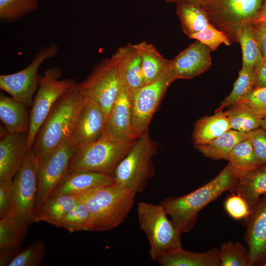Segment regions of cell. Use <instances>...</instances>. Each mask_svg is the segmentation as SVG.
<instances>
[{"label": "cell", "instance_id": "cell-1", "mask_svg": "<svg viewBox=\"0 0 266 266\" xmlns=\"http://www.w3.org/2000/svg\"><path fill=\"white\" fill-rule=\"evenodd\" d=\"M238 179L228 165L214 179L201 187L184 196L167 197L160 204L182 234L194 226L199 212L205 206L224 192H233Z\"/></svg>", "mask_w": 266, "mask_h": 266}, {"label": "cell", "instance_id": "cell-2", "mask_svg": "<svg viewBox=\"0 0 266 266\" xmlns=\"http://www.w3.org/2000/svg\"><path fill=\"white\" fill-rule=\"evenodd\" d=\"M84 98L75 87L56 102L29 150L36 160L70 140Z\"/></svg>", "mask_w": 266, "mask_h": 266}, {"label": "cell", "instance_id": "cell-3", "mask_svg": "<svg viewBox=\"0 0 266 266\" xmlns=\"http://www.w3.org/2000/svg\"><path fill=\"white\" fill-rule=\"evenodd\" d=\"M136 193L115 182L77 196L90 215V231H107L123 223L133 208Z\"/></svg>", "mask_w": 266, "mask_h": 266}, {"label": "cell", "instance_id": "cell-4", "mask_svg": "<svg viewBox=\"0 0 266 266\" xmlns=\"http://www.w3.org/2000/svg\"><path fill=\"white\" fill-rule=\"evenodd\" d=\"M135 140L120 141L103 134L94 142L76 149L70 160L67 172L84 170L113 176L117 165Z\"/></svg>", "mask_w": 266, "mask_h": 266}, {"label": "cell", "instance_id": "cell-5", "mask_svg": "<svg viewBox=\"0 0 266 266\" xmlns=\"http://www.w3.org/2000/svg\"><path fill=\"white\" fill-rule=\"evenodd\" d=\"M141 230L150 245L149 256L154 261L162 255L182 248L181 233L160 204L140 201L137 208Z\"/></svg>", "mask_w": 266, "mask_h": 266}, {"label": "cell", "instance_id": "cell-6", "mask_svg": "<svg viewBox=\"0 0 266 266\" xmlns=\"http://www.w3.org/2000/svg\"><path fill=\"white\" fill-rule=\"evenodd\" d=\"M156 151L147 130L117 165L113 174L115 182L136 194L143 192L154 174L152 159Z\"/></svg>", "mask_w": 266, "mask_h": 266}, {"label": "cell", "instance_id": "cell-7", "mask_svg": "<svg viewBox=\"0 0 266 266\" xmlns=\"http://www.w3.org/2000/svg\"><path fill=\"white\" fill-rule=\"evenodd\" d=\"M62 69L53 66L39 75L38 88L30 112V129L28 136V149H31L35 135L51 108L58 99L74 88L73 79H61Z\"/></svg>", "mask_w": 266, "mask_h": 266}, {"label": "cell", "instance_id": "cell-8", "mask_svg": "<svg viewBox=\"0 0 266 266\" xmlns=\"http://www.w3.org/2000/svg\"><path fill=\"white\" fill-rule=\"evenodd\" d=\"M121 87L117 63L113 54L96 65L90 75L75 87L83 98L99 104L107 116Z\"/></svg>", "mask_w": 266, "mask_h": 266}, {"label": "cell", "instance_id": "cell-9", "mask_svg": "<svg viewBox=\"0 0 266 266\" xmlns=\"http://www.w3.org/2000/svg\"><path fill=\"white\" fill-rule=\"evenodd\" d=\"M263 0H208L200 4L210 23L224 32L231 41L245 23L251 22Z\"/></svg>", "mask_w": 266, "mask_h": 266}, {"label": "cell", "instance_id": "cell-10", "mask_svg": "<svg viewBox=\"0 0 266 266\" xmlns=\"http://www.w3.org/2000/svg\"><path fill=\"white\" fill-rule=\"evenodd\" d=\"M176 79L169 66L155 81L130 93L132 102L131 136L136 139L148 130L152 117L170 84Z\"/></svg>", "mask_w": 266, "mask_h": 266}, {"label": "cell", "instance_id": "cell-11", "mask_svg": "<svg viewBox=\"0 0 266 266\" xmlns=\"http://www.w3.org/2000/svg\"><path fill=\"white\" fill-rule=\"evenodd\" d=\"M59 51L55 43L42 47L26 68L14 73L0 75V89L28 107L32 106L38 88L39 68L45 60L55 57Z\"/></svg>", "mask_w": 266, "mask_h": 266}, {"label": "cell", "instance_id": "cell-12", "mask_svg": "<svg viewBox=\"0 0 266 266\" xmlns=\"http://www.w3.org/2000/svg\"><path fill=\"white\" fill-rule=\"evenodd\" d=\"M76 149L69 140L36 160L37 191L35 213L67 173L70 160Z\"/></svg>", "mask_w": 266, "mask_h": 266}, {"label": "cell", "instance_id": "cell-13", "mask_svg": "<svg viewBox=\"0 0 266 266\" xmlns=\"http://www.w3.org/2000/svg\"><path fill=\"white\" fill-rule=\"evenodd\" d=\"M12 202L8 214L33 223L37 191V162L29 151L12 179Z\"/></svg>", "mask_w": 266, "mask_h": 266}, {"label": "cell", "instance_id": "cell-14", "mask_svg": "<svg viewBox=\"0 0 266 266\" xmlns=\"http://www.w3.org/2000/svg\"><path fill=\"white\" fill-rule=\"evenodd\" d=\"M244 240L250 266L266 264V194L259 200L249 216L244 220Z\"/></svg>", "mask_w": 266, "mask_h": 266}, {"label": "cell", "instance_id": "cell-15", "mask_svg": "<svg viewBox=\"0 0 266 266\" xmlns=\"http://www.w3.org/2000/svg\"><path fill=\"white\" fill-rule=\"evenodd\" d=\"M106 117L99 104L84 98L82 107L70 138L76 149L94 142L102 135Z\"/></svg>", "mask_w": 266, "mask_h": 266}, {"label": "cell", "instance_id": "cell-16", "mask_svg": "<svg viewBox=\"0 0 266 266\" xmlns=\"http://www.w3.org/2000/svg\"><path fill=\"white\" fill-rule=\"evenodd\" d=\"M211 50L197 41L170 61L169 67L177 79H191L207 70L212 65Z\"/></svg>", "mask_w": 266, "mask_h": 266}, {"label": "cell", "instance_id": "cell-17", "mask_svg": "<svg viewBox=\"0 0 266 266\" xmlns=\"http://www.w3.org/2000/svg\"><path fill=\"white\" fill-rule=\"evenodd\" d=\"M28 134L7 133L0 141V182L12 180L28 151Z\"/></svg>", "mask_w": 266, "mask_h": 266}, {"label": "cell", "instance_id": "cell-18", "mask_svg": "<svg viewBox=\"0 0 266 266\" xmlns=\"http://www.w3.org/2000/svg\"><path fill=\"white\" fill-rule=\"evenodd\" d=\"M132 117L130 93L122 85L118 96L106 117L103 134L120 141L134 140L131 136Z\"/></svg>", "mask_w": 266, "mask_h": 266}, {"label": "cell", "instance_id": "cell-19", "mask_svg": "<svg viewBox=\"0 0 266 266\" xmlns=\"http://www.w3.org/2000/svg\"><path fill=\"white\" fill-rule=\"evenodd\" d=\"M31 221L9 214L0 219V266H7L22 250Z\"/></svg>", "mask_w": 266, "mask_h": 266}, {"label": "cell", "instance_id": "cell-20", "mask_svg": "<svg viewBox=\"0 0 266 266\" xmlns=\"http://www.w3.org/2000/svg\"><path fill=\"white\" fill-rule=\"evenodd\" d=\"M114 183L111 175L90 171H71L67 172L50 196H79Z\"/></svg>", "mask_w": 266, "mask_h": 266}, {"label": "cell", "instance_id": "cell-21", "mask_svg": "<svg viewBox=\"0 0 266 266\" xmlns=\"http://www.w3.org/2000/svg\"><path fill=\"white\" fill-rule=\"evenodd\" d=\"M122 85L130 93L144 85L141 57L135 44L129 43L113 54Z\"/></svg>", "mask_w": 266, "mask_h": 266}, {"label": "cell", "instance_id": "cell-22", "mask_svg": "<svg viewBox=\"0 0 266 266\" xmlns=\"http://www.w3.org/2000/svg\"><path fill=\"white\" fill-rule=\"evenodd\" d=\"M28 106L11 97L0 95V119L9 133H29L30 113Z\"/></svg>", "mask_w": 266, "mask_h": 266}, {"label": "cell", "instance_id": "cell-23", "mask_svg": "<svg viewBox=\"0 0 266 266\" xmlns=\"http://www.w3.org/2000/svg\"><path fill=\"white\" fill-rule=\"evenodd\" d=\"M156 262L163 266H221L219 250L215 247L204 252L182 248L162 255Z\"/></svg>", "mask_w": 266, "mask_h": 266}, {"label": "cell", "instance_id": "cell-24", "mask_svg": "<svg viewBox=\"0 0 266 266\" xmlns=\"http://www.w3.org/2000/svg\"><path fill=\"white\" fill-rule=\"evenodd\" d=\"M78 202L77 196H50L35 213L33 222H44L57 227L61 221Z\"/></svg>", "mask_w": 266, "mask_h": 266}, {"label": "cell", "instance_id": "cell-25", "mask_svg": "<svg viewBox=\"0 0 266 266\" xmlns=\"http://www.w3.org/2000/svg\"><path fill=\"white\" fill-rule=\"evenodd\" d=\"M248 203L251 212L260 198L266 194V164H261L238 179L233 191Z\"/></svg>", "mask_w": 266, "mask_h": 266}, {"label": "cell", "instance_id": "cell-26", "mask_svg": "<svg viewBox=\"0 0 266 266\" xmlns=\"http://www.w3.org/2000/svg\"><path fill=\"white\" fill-rule=\"evenodd\" d=\"M231 129L229 119L223 110L199 120L193 132L195 145L206 144Z\"/></svg>", "mask_w": 266, "mask_h": 266}, {"label": "cell", "instance_id": "cell-27", "mask_svg": "<svg viewBox=\"0 0 266 266\" xmlns=\"http://www.w3.org/2000/svg\"><path fill=\"white\" fill-rule=\"evenodd\" d=\"M135 46L141 57L144 85L155 81L168 67L170 60L166 59L151 43L144 41Z\"/></svg>", "mask_w": 266, "mask_h": 266}, {"label": "cell", "instance_id": "cell-28", "mask_svg": "<svg viewBox=\"0 0 266 266\" xmlns=\"http://www.w3.org/2000/svg\"><path fill=\"white\" fill-rule=\"evenodd\" d=\"M246 138L247 133L231 129L209 143L195 146L205 157L228 161L233 147Z\"/></svg>", "mask_w": 266, "mask_h": 266}, {"label": "cell", "instance_id": "cell-29", "mask_svg": "<svg viewBox=\"0 0 266 266\" xmlns=\"http://www.w3.org/2000/svg\"><path fill=\"white\" fill-rule=\"evenodd\" d=\"M224 112L229 119L231 129L246 133L261 128L266 117L247 105L238 102L229 106Z\"/></svg>", "mask_w": 266, "mask_h": 266}, {"label": "cell", "instance_id": "cell-30", "mask_svg": "<svg viewBox=\"0 0 266 266\" xmlns=\"http://www.w3.org/2000/svg\"><path fill=\"white\" fill-rule=\"evenodd\" d=\"M176 13L182 30L188 36L201 31L210 24L206 12L198 3L177 2Z\"/></svg>", "mask_w": 266, "mask_h": 266}, {"label": "cell", "instance_id": "cell-31", "mask_svg": "<svg viewBox=\"0 0 266 266\" xmlns=\"http://www.w3.org/2000/svg\"><path fill=\"white\" fill-rule=\"evenodd\" d=\"M228 161V165L238 178L261 164L256 155L251 141L248 138L233 147Z\"/></svg>", "mask_w": 266, "mask_h": 266}, {"label": "cell", "instance_id": "cell-32", "mask_svg": "<svg viewBox=\"0 0 266 266\" xmlns=\"http://www.w3.org/2000/svg\"><path fill=\"white\" fill-rule=\"evenodd\" d=\"M242 53V66L254 67L263 59L260 48L256 39L254 26L251 22L243 25L236 34Z\"/></svg>", "mask_w": 266, "mask_h": 266}, {"label": "cell", "instance_id": "cell-33", "mask_svg": "<svg viewBox=\"0 0 266 266\" xmlns=\"http://www.w3.org/2000/svg\"><path fill=\"white\" fill-rule=\"evenodd\" d=\"M254 86L255 68L242 66L232 92L222 101L215 112L223 110L241 100L252 91Z\"/></svg>", "mask_w": 266, "mask_h": 266}, {"label": "cell", "instance_id": "cell-34", "mask_svg": "<svg viewBox=\"0 0 266 266\" xmlns=\"http://www.w3.org/2000/svg\"><path fill=\"white\" fill-rule=\"evenodd\" d=\"M40 0H0V21L11 24L37 10Z\"/></svg>", "mask_w": 266, "mask_h": 266}, {"label": "cell", "instance_id": "cell-35", "mask_svg": "<svg viewBox=\"0 0 266 266\" xmlns=\"http://www.w3.org/2000/svg\"><path fill=\"white\" fill-rule=\"evenodd\" d=\"M219 250L221 266H250L248 248L240 242L227 241Z\"/></svg>", "mask_w": 266, "mask_h": 266}, {"label": "cell", "instance_id": "cell-36", "mask_svg": "<svg viewBox=\"0 0 266 266\" xmlns=\"http://www.w3.org/2000/svg\"><path fill=\"white\" fill-rule=\"evenodd\" d=\"M90 215L86 205L79 200L77 204L64 217L57 227L70 233L90 231Z\"/></svg>", "mask_w": 266, "mask_h": 266}, {"label": "cell", "instance_id": "cell-37", "mask_svg": "<svg viewBox=\"0 0 266 266\" xmlns=\"http://www.w3.org/2000/svg\"><path fill=\"white\" fill-rule=\"evenodd\" d=\"M46 245L41 240H35L22 250L7 266H38L43 261Z\"/></svg>", "mask_w": 266, "mask_h": 266}, {"label": "cell", "instance_id": "cell-38", "mask_svg": "<svg viewBox=\"0 0 266 266\" xmlns=\"http://www.w3.org/2000/svg\"><path fill=\"white\" fill-rule=\"evenodd\" d=\"M189 38L196 39L214 51L221 44L230 46L231 44L227 35L211 23L201 31L190 34Z\"/></svg>", "mask_w": 266, "mask_h": 266}, {"label": "cell", "instance_id": "cell-39", "mask_svg": "<svg viewBox=\"0 0 266 266\" xmlns=\"http://www.w3.org/2000/svg\"><path fill=\"white\" fill-rule=\"evenodd\" d=\"M224 207L228 215L236 220H244L251 214L250 207L246 200L239 194L233 192L226 199Z\"/></svg>", "mask_w": 266, "mask_h": 266}, {"label": "cell", "instance_id": "cell-40", "mask_svg": "<svg viewBox=\"0 0 266 266\" xmlns=\"http://www.w3.org/2000/svg\"><path fill=\"white\" fill-rule=\"evenodd\" d=\"M237 102L245 104L256 112L266 116V87L254 88Z\"/></svg>", "mask_w": 266, "mask_h": 266}, {"label": "cell", "instance_id": "cell-41", "mask_svg": "<svg viewBox=\"0 0 266 266\" xmlns=\"http://www.w3.org/2000/svg\"><path fill=\"white\" fill-rule=\"evenodd\" d=\"M261 164H266V131L262 128L247 133Z\"/></svg>", "mask_w": 266, "mask_h": 266}, {"label": "cell", "instance_id": "cell-42", "mask_svg": "<svg viewBox=\"0 0 266 266\" xmlns=\"http://www.w3.org/2000/svg\"><path fill=\"white\" fill-rule=\"evenodd\" d=\"M12 179L0 182V218L7 215L11 207Z\"/></svg>", "mask_w": 266, "mask_h": 266}, {"label": "cell", "instance_id": "cell-43", "mask_svg": "<svg viewBox=\"0 0 266 266\" xmlns=\"http://www.w3.org/2000/svg\"><path fill=\"white\" fill-rule=\"evenodd\" d=\"M253 26L255 34L263 58L266 60V21L254 24Z\"/></svg>", "mask_w": 266, "mask_h": 266}, {"label": "cell", "instance_id": "cell-44", "mask_svg": "<svg viewBox=\"0 0 266 266\" xmlns=\"http://www.w3.org/2000/svg\"><path fill=\"white\" fill-rule=\"evenodd\" d=\"M266 87V60L264 59L255 67L254 88Z\"/></svg>", "mask_w": 266, "mask_h": 266}, {"label": "cell", "instance_id": "cell-45", "mask_svg": "<svg viewBox=\"0 0 266 266\" xmlns=\"http://www.w3.org/2000/svg\"><path fill=\"white\" fill-rule=\"evenodd\" d=\"M266 21V0H263L259 9L252 19L251 23L253 25Z\"/></svg>", "mask_w": 266, "mask_h": 266}, {"label": "cell", "instance_id": "cell-46", "mask_svg": "<svg viewBox=\"0 0 266 266\" xmlns=\"http://www.w3.org/2000/svg\"><path fill=\"white\" fill-rule=\"evenodd\" d=\"M208 0H167L166 1L167 2H190L202 4Z\"/></svg>", "mask_w": 266, "mask_h": 266}, {"label": "cell", "instance_id": "cell-47", "mask_svg": "<svg viewBox=\"0 0 266 266\" xmlns=\"http://www.w3.org/2000/svg\"><path fill=\"white\" fill-rule=\"evenodd\" d=\"M261 128L266 131V117L265 118L264 123Z\"/></svg>", "mask_w": 266, "mask_h": 266}, {"label": "cell", "instance_id": "cell-48", "mask_svg": "<svg viewBox=\"0 0 266 266\" xmlns=\"http://www.w3.org/2000/svg\"><path fill=\"white\" fill-rule=\"evenodd\" d=\"M265 266H266V264L265 265Z\"/></svg>", "mask_w": 266, "mask_h": 266}, {"label": "cell", "instance_id": "cell-49", "mask_svg": "<svg viewBox=\"0 0 266 266\" xmlns=\"http://www.w3.org/2000/svg\"><path fill=\"white\" fill-rule=\"evenodd\" d=\"M167 0H166V1Z\"/></svg>", "mask_w": 266, "mask_h": 266}]
</instances>
